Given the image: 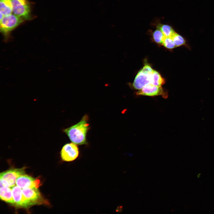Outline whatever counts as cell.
I'll return each instance as SVG.
<instances>
[{"mask_svg": "<svg viewBox=\"0 0 214 214\" xmlns=\"http://www.w3.org/2000/svg\"><path fill=\"white\" fill-rule=\"evenodd\" d=\"M88 120V116L85 115L78 123L64 129V132L72 142L78 145L87 143L86 136L89 129Z\"/></svg>", "mask_w": 214, "mask_h": 214, "instance_id": "6da1fadb", "label": "cell"}, {"mask_svg": "<svg viewBox=\"0 0 214 214\" xmlns=\"http://www.w3.org/2000/svg\"><path fill=\"white\" fill-rule=\"evenodd\" d=\"M25 174V168L10 169L0 173V187L6 186L12 188L16 184L17 178Z\"/></svg>", "mask_w": 214, "mask_h": 214, "instance_id": "7a4b0ae2", "label": "cell"}, {"mask_svg": "<svg viewBox=\"0 0 214 214\" xmlns=\"http://www.w3.org/2000/svg\"><path fill=\"white\" fill-rule=\"evenodd\" d=\"M23 19L13 13L4 16L0 20L1 32L6 36L21 23L23 21Z\"/></svg>", "mask_w": 214, "mask_h": 214, "instance_id": "3957f363", "label": "cell"}, {"mask_svg": "<svg viewBox=\"0 0 214 214\" xmlns=\"http://www.w3.org/2000/svg\"><path fill=\"white\" fill-rule=\"evenodd\" d=\"M12 13L24 19H31L30 4L27 0H11Z\"/></svg>", "mask_w": 214, "mask_h": 214, "instance_id": "277c9868", "label": "cell"}, {"mask_svg": "<svg viewBox=\"0 0 214 214\" xmlns=\"http://www.w3.org/2000/svg\"><path fill=\"white\" fill-rule=\"evenodd\" d=\"M61 157L64 161L70 162L78 157L79 151L77 144L73 142L67 143L63 147L60 152Z\"/></svg>", "mask_w": 214, "mask_h": 214, "instance_id": "5b68a950", "label": "cell"}, {"mask_svg": "<svg viewBox=\"0 0 214 214\" xmlns=\"http://www.w3.org/2000/svg\"><path fill=\"white\" fill-rule=\"evenodd\" d=\"M136 94L139 95L149 96H161L164 98L168 97L166 92L161 86H157L150 84L137 91Z\"/></svg>", "mask_w": 214, "mask_h": 214, "instance_id": "8992f818", "label": "cell"}, {"mask_svg": "<svg viewBox=\"0 0 214 214\" xmlns=\"http://www.w3.org/2000/svg\"><path fill=\"white\" fill-rule=\"evenodd\" d=\"M12 196L14 201V205L19 207L27 208L33 205L23 195L21 188L15 185L11 188Z\"/></svg>", "mask_w": 214, "mask_h": 214, "instance_id": "52a82bcc", "label": "cell"}, {"mask_svg": "<svg viewBox=\"0 0 214 214\" xmlns=\"http://www.w3.org/2000/svg\"><path fill=\"white\" fill-rule=\"evenodd\" d=\"M40 183L39 180L35 179L25 174L19 177L16 181V185L21 188L29 187H35L38 188L40 186Z\"/></svg>", "mask_w": 214, "mask_h": 214, "instance_id": "ba28073f", "label": "cell"}, {"mask_svg": "<svg viewBox=\"0 0 214 214\" xmlns=\"http://www.w3.org/2000/svg\"><path fill=\"white\" fill-rule=\"evenodd\" d=\"M150 76L140 70L136 75L133 83L132 86L133 88L139 90L150 84Z\"/></svg>", "mask_w": 214, "mask_h": 214, "instance_id": "9c48e42d", "label": "cell"}, {"mask_svg": "<svg viewBox=\"0 0 214 214\" xmlns=\"http://www.w3.org/2000/svg\"><path fill=\"white\" fill-rule=\"evenodd\" d=\"M22 193L25 197L30 201L33 205L38 203L41 199L40 193L35 187H29L23 188Z\"/></svg>", "mask_w": 214, "mask_h": 214, "instance_id": "30bf717a", "label": "cell"}, {"mask_svg": "<svg viewBox=\"0 0 214 214\" xmlns=\"http://www.w3.org/2000/svg\"><path fill=\"white\" fill-rule=\"evenodd\" d=\"M6 186L0 187V198L5 202L14 205L12 189Z\"/></svg>", "mask_w": 214, "mask_h": 214, "instance_id": "8fae6325", "label": "cell"}, {"mask_svg": "<svg viewBox=\"0 0 214 214\" xmlns=\"http://www.w3.org/2000/svg\"><path fill=\"white\" fill-rule=\"evenodd\" d=\"M150 82L153 85L160 86L165 83L166 81L158 72L153 70L150 76Z\"/></svg>", "mask_w": 214, "mask_h": 214, "instance_id": "7c38bea8", "label": "cell"}, {"mask_svg": "<svg viewBox=\"0 0 214 214\" xmlns=\"http://www.w3.org/2000/svg\"><path fill=\"white\" fill-rule=\"evenodd\" d=\"M156 29L160 30L166 37H171L175 31L170 25L162 24L159 22L156 23Z\"/></svg>", "mask_w": 214, "mask_h": 214, "instance_id": "4fadbf2b", "label": "cell"}, {"mask_svg": "<svg viewBox=\"0 0 214 214\" xmlns=\"http://www.w3.org/2000/svg\"><path fill=\"white\" fill-rule=\"evenodd\" d=\"M0 12L6 15L12 12L11 0H0Z\"/></svg>", "mask_w": 214, "mask_h": 214, "instance_id": "5bb4252c", "label": "cell"}, {"mask_svg": "<svg viewBox=\"0 0 214 214\" xmlns=\"http://www.w3.org/2000/svg\"><path fill=\"white\" fill-rule=\"evenodd\" d=\"M176 47L181 46H185L188 48L186 40L181 35L175 32L171 37Z\"/></svg>", "mask_w": 214, "mask_h": 214, "instance_id": "9a60e30c", "label": "cell"}, {"mask_svg": "<svg viewBox=\"0 0 214 214\" xmlns=\"http://www.w3.org/2000/svg\"><path fill=\"white\" fill-rule=\"evenodd\" d=\"M152 33V38L154 41L158 44L162 45L165 36L162 32L156 29Z\"/></svg>", "mask_w": 214, "mask_h": 214, "instance_id": "2e32d148", "label": "cell"}, {"mask_svg": "<svg viewBox=\"0 0 214 214\" xmlns=\"http://www.w3.org/2000/svg\"><path fill=\"white\" fill-rule=\"evenodd\" d=\"M162 45L169 49H172L176 47L172 38L170 37H165Z\"/></svg>", "mask_w": 214, "mask_h": 214, "instance_id": "e0dca14e", "label": "cell"}, {"mask_svg": "<svg viewBox=\"0 0 214 214\" xmlns=\"http://www.w3.org/2000/svg\"><path fill=\"white\" fill-rule=\"evenodd\" d=\"M140 70L143 73L150 75H151L153 71V70L151 67L148 64H145Z\"/></svg>", "mask_w": 214, "mask_h": 214, "instance_id": "ac0fdd59", "label": "cell"}]
</instances>
